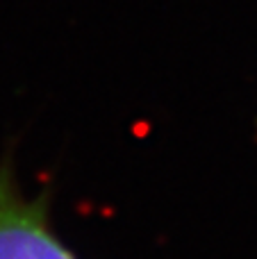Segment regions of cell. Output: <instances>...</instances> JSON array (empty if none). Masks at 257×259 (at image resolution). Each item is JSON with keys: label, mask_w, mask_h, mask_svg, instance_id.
I'll list each match as a JSON object with an SVG mask.
<instances>
[{"label": "cell", "mask_w": 257, "mask_h": 259, "mask_svg": "<svg viewBox=\"0 0 257 259\" xmlns=\"http://www.w3.org/2000/svg\"><path fill=\"white\" fill-rule=\"evenodd\" d=\"M0 259H80L53 228L46 196H27L9 161L0 164Z\"/></svg>", "instance_id": "6da1fadb"}]
</instances>
